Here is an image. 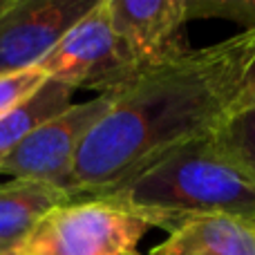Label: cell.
I'll use <instances>...</instances> for the list:
<instances>
[{"label":"cell","mask_w":255,"mask_h":255,"mask_svg":"<svg viewBox=\"0 0 255 255\" xmlns=\"http://www.w3.org/2000/svg\"><path fill=\"white\" fill-rule=\"evenodd\" d=\"M253 67L255 27L136 74L81 145L72 199L103 197L163 152L211 136L238 108Z\"/></svg>","instance_id":"obj_1"},{"label":"cell","mask_w":255,"mask_h":255,"mask_svg":"<svg viewBox=\"0 0 255 255\" xmlns=\"http://www.w3.org/2000/svg\"><path fill=\"white\" fill-rule=\"evenodd\" d=\"M103 197L168 233L202 215L255 220V184L217 152L211 136L163 152Z\"/></svg>","instance_id":"obj_2"},{"label":"cell","mask_w":255,"mask_h":255,"mask_svg":"<svg viewBox=\"0 0 255 255\" xmlns=\"http://www.w3.org/2000/svg\"><path fill=\"white\" fill-rule=\"evenodd\" d=\"M152 226L106 197L72 199L52 208L34 226L16 255H139Z\"/></svg>","instance_id":"obj_3"},{"label":"cell","mask_w":255,"mask_h":255,"mask_svg":"<svg viewBox=\"0 0 255 255\" xmlns=\"http://www.w3.org/2000/svg\"><path fill=\"white\" fill-rule=\"evenodd\" d=\"M36 67L47 79L99 94L117 92L141 74L115 29L110 0H99Z\"/></svg>","instance_id":"obj_4"},{"label":"cell","mask_w":255,"mask_h":255,"mask_svg":"<svg viewBox=\"0 0 255 255\" xmlns=\"http://www.w3.org/2000/svg\"><path fill=\"white\" fill-rule=\"evenodd\" d=\"M115 92L97 94L83 103H72L65 112L54 117L31 132L18 148L0 161V175L9 179H34L70 188L76 157L88 134L108 115Z\"/></svg>","instance_id":"obj_5"},{"label":"cell","mask_w":255,"mask_h":255,"mask_svg":"<svg viewBox=\"0 0 255 255\" xmlns=\"http://www.w3.org/2000/svg\"><path fill=\"white\" fill-rule=\"evenodd\" d=\"M99 0H11L0 11V76L36 67Z\"/></svg>","instance_id":"obj_6"},{"label":"cell","mask_w":255,"mask_h":255,"mask_svg":"<svg viewBox=\"0 0 255 255\" xmlns=\"http://www.w3.org/2000/svg\"><path fill=\"white\" fill-rule=\"evenodd\" d=\"M115 29L141 72L188 54L186 0H110Z\"/></svg>","instance_id":"obj_7"},{"label":"cell","mask_w":255,"mask_h":255,"mask_svg":"<svg viewBox=\"0 0 255 255\" xmlns=\"http://www.w3.org/2000/svg\"><path fill=\"white\" fill-rule=\"evenodd\" d=\"M150 255H255V220L202 215L179 224Z\"/></svg>","instance_id":"obj_8"},{"label":"cell","mask_w":255,"mask_h":255,"mask_svg":"<svg viewBox=\"0 0 255 255\" xmlns=\"http://www.w3.org/2000/svg\"><path fill=\"white\" fill-rule=\"evenodd\" d=\"M72 202L65 188L34 179L0 184V255L13 253L52 208Z\"/></svg>","instance_id":"obj_9"},{"label":"cell","mask_w":255,"mask_h":255,"mask_svg":"<svg viewBox=\"0 0 255 255\" xmlns=\"http://www.w3.org/2000/svg\"><path fill=\"white\" fill-rule=\"evenodd\" d=\"M74 92L76 90L70 85L47 79L34 97H29L25 103L13 108L4 117H0V161L13 148H18L31 132H36L40 126L65 112L72 106Z\"/></svg>","instance_id":"obj_10"},{"label":"cell","mask_w":255,"mask_h":255,"mask_svg":"<svg viewBox=\"0 0 255 255\" xmlns=\"http://www.w3.org/2000/svg\"><path fill=\"white\" fill-rule=\"evenodd\" d=\"M215 150L255 184V108H238L211 134Z\"/></svg>","instance_id":"obj_11"},{"label":"cell","mask_w":255,"mask_h":255,"mask_svg":"<svg viewBox=\"0 0 255 255\" xmlns=\"http://www.w3.org/2000/svg\"><path fill=\"white\" fill-rule=\"evenodd\" d=\"M188 20L195 18H224L242 27V31L255 27V0H186Z\"/></svg>","instance_id":"obj_12"},{"label":"cell","mask_w":255,"mask_h":255,"mask_svg":"<svg viewBox=\"0 0 255 255\" xmlns=\"http://www.w3.org/2000/svg\"><path fill=\"white\" fill-rule=\"evenodd\" d=\"M45 81H47V74L40 67H29V70L0 76V117L34 97L43 88Z\"/></svg>","instance_id":"obj_13"},{"label":"cell","mask_w":255,"mask_h":255,"mask_svg":"<svg viewBox=\"0 0 255 255\" xmlns=\"http://www.w3.org/2000/svg\"><path fill=\"white\" fill-rule=\"evenodd\" d=\"M238 108H255V67H253L251 76H249V83H247V88H244L242 97H240ZM238 108H235V110H238Z\"/></svg>","instance_id":"obj_14"},{"label":"cell","mask_w":255,"mask_h":255,"mask_svg":"<svg viewBox=\"0 0 255 255\" xmlns=\"http://www.w3.org/2000/svg\"><path fill=\"white\" fill-rule=\"evenodd\" d=\"M9 2H11V0H0V11H2V9H4V7H7V4H9Z\"/></svg>","instance_id":"obj_15"},{"label":"cell","mask_w":255,"mask_h":255,"mask_svg":"<svg viewBox=\"0 0 255 255\" xmlns=\"http://www.w3.org/2000/svg\"><path fill=\"white\" fill-rule=\"evenodd\" d=\"M7 255H16V253H7Z\"/></svg>","instance_id":"obj_16"}]
</instances>
